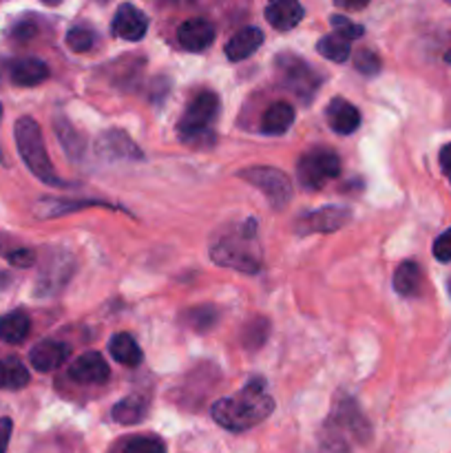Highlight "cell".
<instances>
[{"instance_id":"7c38bea8","label":"cell","mask_w":451,"mask_h":453,"mask_svg":"<svg viewBox=\"0 0 451 453\" xmlns=\"http://www.w3.org/2000/svg\"><path fill=\"white\" fill-rule=\"evenodd\" d=\"M177 40H180V44L186 51H203L215 40V27L208 20H203V18H190V20H186L177 29Z\"/></svg>"},{"instance_id":"4fadbf2b","label":"cell","mask_w":451,"mask_h":453,"mask_svg":"<svg viewBox=\"0 0 451 453\" xmlns=\"http://www.w3.org/2000/svg\"><path fill=\"white\" fill-rule=\"evenodd\" d=\"M69 357V345L62 341H40L29 354V361L35 372H53L62 367Z\"/></svg>"},{"instance_id":"f1b7e54d","label":"cell","mask_w":451,"mask_h":453,"mask_svg":"<svg viewBox=\"0 0 451 453\" xmlns=\"http://www.w3.org/2000/svg\"><path fill=\"white\" fill-rule=\"evenodd\" d=\"M124 453H166V445L155 436L128 438L124 442Z\"/></svg>"},{"instance_id":"ac0fdd59","label":"cell","mask_w":451,"mask_h":453,"mask_svg":"<svg viewBox=\"0 0 451 453\" xmlns=\"http://www.w3.org/2000/svg\"><path fill=\"white\" fill-rule=\"evenodd\" d=\"M294 124V109L287 102H274L261 115V131L265 135H283Z\"/></svg>"},{"instance_id":"4316f807","label":"cell","mask_w":451,"mask_h":453,"mask_svg":"<svg viewBox=\"0 0 451 453\" xmlns=\"http://www.w3.org/2000/svg\"><path fill=\"white\" fill-rule=\"evenodd\" d=\"M56 133H57V137H60V144H62V149L66 150V155H71L73 159H78L80 155H82L84 144H82V140H80L78 133L73 131V127H71L66 119H57Z\"/></svg>"},{"instance_id":"ba28073f","label":"cell","mask_w":451,"mask_h":453,"mask_svg":"<svg viewBox=\"0 0 451 453\" xmlns=\"http://www.w3.org/2000/svg\"><path fill=\"white\" fill-rule=\"evenodd\" d=\"M277 66L281 71L286 87H290V91H294L296 96L308 100V97H312L317 93L321 78H318L317 71L308 62L296 56H290V53H283V56L277 58Z\"/></svg>"},{"instance_id":"d590c367","label":"cell","mask_w":451,"mask_h":453,"mask_svg":"<svg viewBox=\"0 0 451 453\" xmlns=\"http://www.w3.org/2000/svg\"><path fill=\"white\" fill-rule=\"evenodd\" d=\"M34 34H35V27L31 25V22H20V25L13 29V35H16L18 40H29L34 38Z\"/></svg>"},{"instance_id":"ab89813d","label":"cell","mask_w":451,"mask_h":453,"mask_svg":"<svg viewBox=\"0 0 451 453\" xmlns=\"http://www.w3.org/2000/svg\"><path fill=\"white\" fill-rule=\"evenodd\" d=\"M0 118H3V104H0Z\"/></svg>"},{"instance_id":"52a82bcc","label":"cell","mask_w":451,"mask_h":453,"mask_svg":"<svg viewBox=\"0 0 451 453\" xmlns=\"http://www.w3.org/2000/svg\"><path fill=\"white\" fill-rule=\"evenodd\" d=\"M217 113H219V97L210 91H203L193 97L186 113L180 119V133L184 142H193L197 137L206 135L210 124L215 122Z\"/></svg>"},{"instance_id":"60d3db41","label":"cell","mask_w":451,"mask_h":453,"mask_svg":"<svg viewBox=\"0 0 451 453\" xmlns=\"http://www.w3.org/2000/svg\"><path fill=\"white\" fill-rule=\"evenodd\" d=\"M449 295H451V279H449Z\"/></svg>"},{"instance_id":"9a60e30c","label":"cell","mask_w":451,"mask_h":453,"mask_svg":"<svg viewBox=\"0 0 451 453\" xmlns=\"http://www.w3.org/2000/svg\"><path fill=\"white\" fill-rule=\"evenodd\" d=\"M97 155H104V157L113 159H140L141 150L128 140L126 133L122 131H106L104 135H100L97 140Z\"/></svg>"},{"instance_id":"d4e9b609","label":"cell","mask_w":451,"mask_h":453,"mask_svg":"<svg viewBox=\"0 0 451 453\" xmlns=\"http://www.w3.org/2000/svg\"><path fill=\"white\" fill-rule=\"evenodd\" d=\"M420 286V270L414 261H405L398 265L396 274H394V290L402 296H414Z\"/></svg>"},{"instance_id":"8fae6325","label":"cell","mask_w":451,"mask_h":453,"mask_svg":"<svg viewBox=\"0 0 451 453\" xmlns=\"http://www.w3.org/2000/svg\"><path fill=\"white\" fill-rule=\"evenodd\" d=\"M109 365L102 358V354L87 352L80 358H75L73 365L69 367V376L80 385H102L109 380Z\"/></svg>"},{"instance_id":"603a6c76","label":"cell","mask_w":451,"mask_h":453,"mask_svg":"<svg viewBox=\"0 0 451 453\" xmlns=\"http://www.w3.org/2000/svg\"><path fill=\"white\" fill-rule=\"evenodd\" d=\"M146 411H149V403H146V398L128 396L113 407L111 418L119 425H137L140 420H144Z\"/></svg>"},{"instance_id":"6da1fadb","label":"cell","mask_w":451,"mask_h":453,"mask_svg":"<svg viewBox=\"0 0 451 453\" xmlns=\"http://www.w3.org/2000/svg\"><path fill=\"white\" fill-rule=\"evenodd\" d=\"M274 411V401L265 394L264 380H252L239 394L212 405V418L228 432H246L264 423Z\"/></svg>"},{"instance_id":"4dcf8cb0","label":"cell","mask_w":451,"mask_h":453,"mask_svg":"<svg viewBox=\"0 0 451 453\" xmlns=\"http://www.w3.org/2000/svg\"><path fill=\"white\" fill-rule=\"evenodd\" d=\"M330 22H332V27H334V34H339L340 38L349 40V42L361 38L363 31H365L361 25H356V22L349 20L348 16H332Z\"/></svg>"},{"instance_id":"83f0119b","label":"cell","mask_w":451,"mask_h":453,"mask_svg":"<svg viewBox=\"0 0 451 453\" xmlns=\"http://www.w3.org/2000/svg\"><path fill=\"white\" fill-rule=\"evenodd\" d=\"M217 319H219V314H217V310L212 308V305L193 308V310H188V312L184 314V321L188 323L193 330H199V332L210 330V327L217 323Z\"/></svg>"},{"instance_id":"ffe728a7","label":"cell","mask_w":451,"mask_h":453,"mask_svg":"<svg viewBox=\"0 0 451 453\" xmlns=\"http://www.w3.org/2000/svg\"><path fill=\"white\" fill-rule=\"evenodd\" d=\"M31 321L22 310H13V312L0 317V341L9 345H18L29 336Z\"/></svg>"},{"instance_id":"44dd1931","label":"cell","mask_w":451,"mask_h":453,"mask_svg":"<svg viewBox=\"0 0 451 453\" xmlns=\"http://www.w3.org/2000/svg\"><path fill=\"white\" fill-rule=\"evenodd\" d=\"M349 211L340 206H327L308 217V230L314 233H334L340 226L348 224Z\"/></svg>"},{"instance_id":"3957f363","label":"cell","mask_w":451,"mask_h":453,"mask_svg":"<svg viewBox=\"0 0 451 453\" xmlns=\"http://www.w3.org/2000/svg\"><path fill=\"white\" fill-rule=\"evenodd\" d=\"M212 261L224 265V268L239 270V273H259L261 257L255 246V233L248 230V233L221 239V242L212 248Z\"/></svg>"},{"instance_id":"836d02e7","label":"cell","mask_w":451,"mask_h":453,"mask_svg":"<svg viewBox=\"0 0 451 453\" xmlns=\"http://www.w3.org/2000/svg\"><path fill=\"white\" fill-rule=\"evenodd\" d=\"M433 257H436L438 261H442V264L451 261V228L445 230V233L433 242Z\"/></svg>"},{"instance_id":"9c48e42d","label":"cell","mask_w":451,"mask_h":453,"mask_svg":"<svg viewBox=\"0 0 451 453\" xmlns=\"http://www.w3.org/2000/svg\"><path fill=\"white\" fill-rule=\"evenodd\" d=\"M73 273V259L69 252H51L44 259L42 270L38 274V295H53L69 281Z\"/></svg>"},{"instance_id":"e0dca14e","label":"cell","mask_w":451,"mask_h":453,"mask_svg":"<svg viewBox=\"0 0 451 453\" xmlns=\"http://www.w3.org/2000/svg\"><path fill=\"white\" fill-rule=\"evenodd\" d=\"M303 18V7L296 0H277L265 7V20L279 31H290Z\"/></svg>"},{"instance_id":"5b68a950","label":"cell","mask_w":451,"mask_h":453,"mask_svg":"<svg viewBox=\"0 0 451 453\" xmlns=\"http://www.w3.org/2000/svg\"><path fill=\"white\" fill-rule=\"evenodd\" d=\"M340 175L339 155L330 149H312L296 164L299 184L308 190H318Z\"/></svg>"},{"instance_id":"d6a6232c","label":"cell","mask_w":451,"mask_h":453,"mask_svg":"<svg viewBox=\"0 0 451 453\" xmlns=\"http://www.w3.org/2000/svg\"><path fill=\"white\" fill-rule=\"evenodd\" d=\"M7 261L16 268H29L35 261V252L31 248H16V250L7 252Z\"/></svg>"},{"instance_id":"e575fe53","label":"cell","mask_w":451,"mask_h":453,"mask_svg":"<svg viewBox=\"0 0 451 453\" xmlns=\"http://www.w3.org/2000/svg\"><path fill=\"white\" fill-rule=\"evenodd\" d=\"M11 429H13L11 418H0V453H7Z\"/></svg>"},{"instance_id":"d6986e66","label":"cell","mask_w":451,"mask_h":453,"mask_svg":"<svg viewBox=\"0 0 451 453\" xmlns=\"http://www.w3.org/2000/svg\"><path fill=\"white\" fill-rule=\"evenodd\" d=\"M49 78V66L38 58H22L11 66V80L18 87H35Z\"/></svg>"},{"instance_id":"277c9868","label":"cell","mask_w":451,"mask_h":453,"mask_svg":"<svg viewBox=\"0 0 451 453\" xmlns=\"http://www.w3.org/2000/svg\"><path fill=\"white\" fill-rule=\"evenodd\" d=\"M367 438V423L361 414H358L356 405L352 401L343 403L336 410L334 418L327 423V449L334 453H348L349 441L363 442Z\"/></svg>"},{"instance_id":"30bf717a","label":"cell","mask_w":451,"mask_h":453,"mask_svg":"<svg viewBox=\"0 0 451 453\" xmlns=\"http://www.w3.org/2000/svg\"><path fill=\"white\" fill-rule=\"evenodd\" d=\"M113 34L118 38L128 40V42H135V40L144 38L146 29H149V18L141 9L133 7V4H122V7L115 12L113 25H111Z\"/></svg>"},{"instance_id":"8d00e7d4","label":"cell","mask_w":451,"mask_h":453,"mask_svg":"<svg viewBox=\"0 0 451 453\" xmlns=\"http://www.w3.org/2000/svg\"><path fill=\"white\" fill-rule=\"evenodd\" d=\"M440 166H442V173H445L451 181V144L442 146L440 149Z\"/></svg>"},{"instance_id":"74e56055","label":"cell","mask_w":451,"mask_h":453,"mask_svg":"<svg viewBox=\"0 0 451 453\" xmlns=\"http://www.w3.org/2000/svg\"><path fill=\"white\" fill-rule=\"evenodd\" d=\"M9 281H11V277H9L7 273H3V270H0V290H3V288H7Z\"/></svg>"},{"instance_id":"f546056e","label":"cell","mask_w":451,"mask_h":453,"mask_svg":"<svg viewBox=\"0 0 451 453\" xmlns=\"http://www.w3.org/2000/svg\"><path fill=\"white\" fill-rule=\"evenodd\" d=\"M93 42H96V34L88 27H73L66 34V44H69V49H73L78 53L88 51L93 47Z\"/></svg>"},{"instance_id":"484cf974","label":"cell","mask_w":451,"mask_h":453,"mask_svg":"<svg viewBox=\"0 0 451 453\" xmlns=\"http://www.w3.org/2000/svg\"><path fill=\"white\" fill-rule=\"evenodd\" d=\"M317 49L325 60H332V62H345L349 58V53H352L349 40L340 38L339 34H330L325 35V38L318 40Z\"/></svg>"},{"instance_id":"8992f818","label":"cell","mask_w":451,"mask_h":453,"mask_svg":"<svg viewBox=\"0 0 451 453\" xmlns=\"http://www.w3.org/2000/svg\"><path fill=\"white\" fill-rule=\"evenodd\" d=\"M239 177H241L243 181H248L250 186H255L256 190H261L274 211H281V208H286L287 203H290L292 181L290 177L283 171H279V168L252 166L239 173Z\"/></svg>"},{"instance_id":"2e32d148","label":"cell","mask_w":451,"mask_h":453,"mask_svg":"<svg viewBox=\"0 0 451 453\" xmlns=\"http://www.w3.org/2000/svg\"><path fill=\"white\" fill-rule=\"evenodd\" d=\"M264 44V34L256 27H243L237 34L230 38V42L226 44V58L230 62H239L250 58L256 49Z\"/></svg>"},{"instance_id":"7a4b0ae2","label":"cell","mask_w":451,"mask_h":453,"mask_svg":"<svg viewBox=\"0 0 451 453\" xmlns=\"http://www.w3.org/2000/svg\"><path fill=\"white\" fill-rule=\"evenodd\" d=\"M13 135H16L18 153H20L27 168H29L42 184L65 188L66 184L57 177L56 168H53L51 159H49L47 155V149H44L40 124L35 122L34 118H20L16 122V128H13Z\"/></svg>"},{"instance_id":"f35d334b","label":"cell","mask_w":451,"mask_h":453,"mask_svg":"<svg viewBox=\"0 0 451 453\" xmlns=\"http://www.w3.org/2000/svg\"><path fill=\"white\" fill-rule=\"evenodd\" d=\"M445 60H447V62H449V65H451V47H449V51H447V53H445Z\"/></svg>"},{"instance_id":"1f68e13d","label":"cell","mask_w":451,"mask_h":453,"mask_svg":"<svg viewBox=\"0 0 451 453\" xmlns=\"http://www.w3.org/2000/svg\"><path fill=\"white\" fill-rule=\"evenodd\" d=\"M354 66H356L363 75H376L380 71V58L376 56L374 51L363 49V51H358L356 58H354Z\"/></svg>"},{"instance_id":"5bb4252c","label":"cell","mask_w":451,"mask_h":453,"mask_svg":"<svg viewBox=\"0 0 451 453\" xmlns=\"http://www.w3.org/2000/svg\"><path fill=\"white\" fill-rule=\"evenodd\" d=\"M327 122H330V128L334 133L349 135V133H354L361 127V113H358V109L352 102L343 100V97H334L327 104Z\"/></svg>"},{"instance_id":"7402d4cb","label":"cell","mask_w":451,"mask_h":453,"mask_svg":"<svg viewBox=\"0 0 451 453\" xmlns=\"http://www.w3.org/2000/svg\"><path fill=\"white\" fill-rule=\"evenodd\" d=\"M109 352L111 357L118 363L126 367H137L141 363V349L140 345L133 341L131 334H113V339L109 341Z\"/></svg>"},{"instance_id":"cb8c5ba5","label":"cell","mask_w":451,"mask_h":453,"mask_svg":"<svg viewBox=\"0 0 451 453\" xmlns=\"http://www.w3.org/2000/svg\"><path fill=\"white\" fill-rule=\"evenodd\" d=\"M29 383V370L18 358H3L0 361V389L16 392Z\"/></svg>"}]
</instances>
